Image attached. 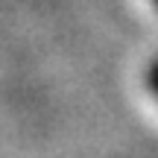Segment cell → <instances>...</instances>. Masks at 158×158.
<instances>
[{"instance_id": "cell-1", "label": "cell", "mask_w": 158, "mask_h": 158, "mask_svg": "<svg viewBox=\"0 0 158 158\" xmlns=\"http://www.w3.org/2000/svg\"><path fill=\"white\" fill-rule=\"evenodd\" d=\"M147 82H149V91L158 97V59L149 64V70H147Z\"/></svg>"}, {"instance_id": "cell-2", "label": "cell", "mask_w": 158, "mask_h": 158, "mask_svg": "<svg viewBox=\"0 0 158 158\" xmlns=\"http://www.w3.org/2000/svg\"><path fill=\"white\" fill-rule=\"evenodd\" d=\"M152 3H155V6H158V0H152Z\"/></svg>"}]
</instances>
